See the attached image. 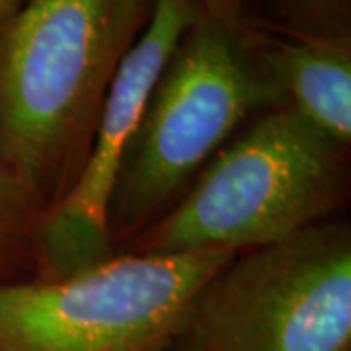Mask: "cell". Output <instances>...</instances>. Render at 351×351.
Returning a JSON list of instances; mask_svg holds the SVG:
<instances>
[{"label": "cell", "mask_w": 351, "mask_h": 351, "mask_svg": "<svg viewBox=\"0 0 351 351\" xmlns=\"http://www.w3.org/2000/svg\"><path fill=\"white\" fill-rule=\"evenodd\" d=\"M147 0H25L0 25V166L45 203L73 186Z\"/></svg>", "instance_id": "cell-1"}, {"label": "cell", "mask_w": 351, "mask_h": 351, "mask_svg": "<svg viewBox=\"0 0 351 351\" xmlns=\"http://www.w3.org/2000/svg\"><path fill=\"white\" fill-rule=\"evenodd\" d=\"M346 152L285 106L256 113L133 239L138 254H242L330 219Z\"/></svg>", "instance_id": "cell-2"}, {"label": "cell", "mask_w": 351, "mask_h": 351, "mask_svg": "<svg viewBox=\"0 0 351 351\" xmlns=\"http://www.w3.org/2000/svg\"><path fill=\"white\" fill-rule=\"evenodd\" d=\"M246 47L274 84L277 106L348 151L351 143V43L350 34L289 32L262 36Z\"/></svg>", "instance_id": "cell-7"}, {"label": "cell", "mask_w": 351, "mask_h": 351, "mask_svg": "<svg viewBox=\"0 0 351 351\" xmlns=\"http://www.w3.org/2000/svg\"><path fill=\"white\" fill-rule=\"evenodd\" d=\"M237 34L199 12L178 41L113 193V246L152 225L240 127L277 106L276 88Z\"/></svg>", "instance_id": "cell-3"}, {"label": "cell", "mask_w": 351, "mask_h": 351, "mask_svg": "<svg viewBox=\"0 0 351 351\" xmlns=\"http://www.w3.org/2000/svg\"><path fill=\"white\" fill-rule=\"evenodd\" d=\"M195 4L205 16L239 32L244 0H195Z\"/></svg>", "instance_id": "cell-10"}, {"label": "cell", "mask_w": 351, "mask_h": 351, "mask_svg": "<svg viewBox=\"0 0 351 351\" xmlns=\"http://www.w3.org/2000/svg\"><path fill=\"white\" fill-rule=\"evenodd\" d=\"M43 213L38 193L0 166V283L34 277Z\"/></svg>", "instance_id": "cell-8"}, {"label": "cell", "mask_w": 351, "mask_h": 351, "mask_svg": "<svg viewBox=\"0 0 351 351\" xmlns=\"http://www.w3.org/2000/svg\"><path fill=\"white\" fill-rule=\"evenodd\" d=\"M193 351H351V230L326 219L237 254L197 293Z\"/></svg>", "instance_id": "cell-5"}, {"label": "cell", "mask_w": 351, "mask_h": 351, "mask_svg": "<svg viewBox=\"0 0 351 351\" xmlns=\"http://www.w3.org/2000/svg\"><path fill=\"white\" fill-rule=\"evenodd\" d=\"M25 0H0V25L4 24L6 18H10Z\"/></svg>", "instance_id": "cell-11"}, {"label": "cell", "mask_w": 351, "mask_h": 351, "mask_svg": "<svg viewBox=\"0 0 351 351\" xmlns=\"http://www.w3.org/2000/svg\"><path fill=\"white\" fill-rule=\"evenodd\" d=\"M237 254H113L61 279L0 283V351H168Z\"/></svg>", "instance_id": "cell-4"}, {"label": "cell", "mask_w": 351, "mask_h": 351, "mask_svg": "<svg viewBox=\"0 0 351 351\" xmlns=\"http://www.w3.org/2000/svg\"><path fill=\"white\" fill-rule=\"evenodd\" d=\"M184 351H193V350H184Z\"/></svg>", "instance_id": "cell-12"}, {"label": "cell", "mask_w": 351, "mask_h": 351, "mask_svg": "<svg viewBox=\"0 0 351 351\" xmlns=\"http://www.w3.org/2000/svg\"><path fill=\"white\" fill-rule=\"evenodd\" d=\"M346 4L348 0H289V6L297 18V29L311 34L346 32Z\"/></svg>", "instance_id": "cell-9"}, {"label": "cell", "mask_w": 351, "mask_h": 351, "mask_svg": "<svg viewBox=\"0 0 351 351\" xmlns=\"http://www.w3.org/2000/svg\"><path fill=\"white\" fill-rule=\"evenodd\" d=\"M195 0H154L141 36L115 71L86 158L73 186L43 213L36 279H61L115 254L108 217L145 106L178 41L199 14Z\"/></svg>", "instance_id": "cell-6"}]
</instances>
